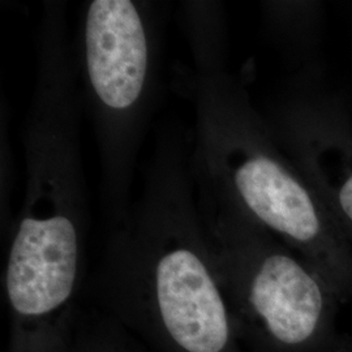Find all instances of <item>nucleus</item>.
<instances>
[{"mask_svg":"<svg viewBox=\"0 0 352 352\" xmlns=\"http://www.w3.org/2000/svg\"><path fill=\"white\" fill-rule=\"evenodd\" d=\"M157 26L149 1L94 0L82 17L80 96L94 128L102 204L113 225L133 200L138 157L160 90Z\"/></svg>","mask_w":352,"mask_h":352,"instance_id":"2","label":"nucleus"},{"mask_svg":"<svg viewBox=\"0 0 352 352\" xmlns=\"http://www.w3.org/2000/svg\"><path fill=\"white\" fill-rule=\"evenodd\" d=\"M189 41L195 65L180 69L176 90L195 113L196 184L299 253L342 304H352V245L228 71L225 32L201 30Z\"/></svg>","mask_w":352,"mask_h":352,"instance_id":"1","label":"nucleus"},{"mask_svg":"<svg viewBox=\"0 0 352 352\" xmlns=\"http://www.w3.org/2000/svg\"><path fill=\"white\" fill-rule=\"evenodd\" d=\"M269 37L298 71H321L325 11L316 0L266 1L261 6Z\"/></svg>","mask_w":352,"mask_h":352,"instance_id":"5","label":"nucleus"},{"mask_svg":"<svg viewBox=\"0 0 352 352\" xmlns=\"http://www.w3.org/2000/svg\"><path fill=\"white\" fill-rule=\"evenodd\" d=\"M265 118L352 245L351 109L322 84L321 71H299L270 101Z\"/></svg>","mask_w":352,"mask_h":352,"instance_id":"4","label":"nucleus"},{"mask_svg":"<svg viewBox=\"0 0 352 352\" xmlns=\"http://www.w3.org/2000/svg\"><path fill=\"white\" fill-rule=\"evenodd\" d=\"M204 225L225 291L260 352H344L340 298L299 253L197 184Z\"/></svg>","mask_w":352,"mask_h":352,"instance_id":"3","label":"nucleus"},{"mask_svg":"<svg viewBox=\"0 0 352 352\" xmlns=\"http://www.w3.org/2000/svg\"><path fill=\"white\" fill-rule=\"evenodd\" d=\"M344 352H352V334L346 337V350Z\"/></svg>","mask_w":352,"mask_h":352,"instance_id":"6","label":"nucleus"}]
</instances>
